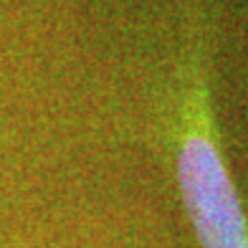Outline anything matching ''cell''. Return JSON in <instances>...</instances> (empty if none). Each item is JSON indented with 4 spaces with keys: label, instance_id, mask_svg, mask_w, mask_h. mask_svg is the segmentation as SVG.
Masks as SVG:
<instances>
[{
    "label": "cell",
    "instance_id": "1",
    "mask_svg": "<svg viewBox=\"0 0 248 248\" xmlns=\"http://www.w3.org/2000/svg\"><path fill=\"white\" fill-rule=\"evenodd\" d=\"M177 185L202 248H248V220L216 144L205 89L187 107L175 155Z\"/></svg>",
    "mask_w": 248,
    "mask_h": 248
}]
</instances>
